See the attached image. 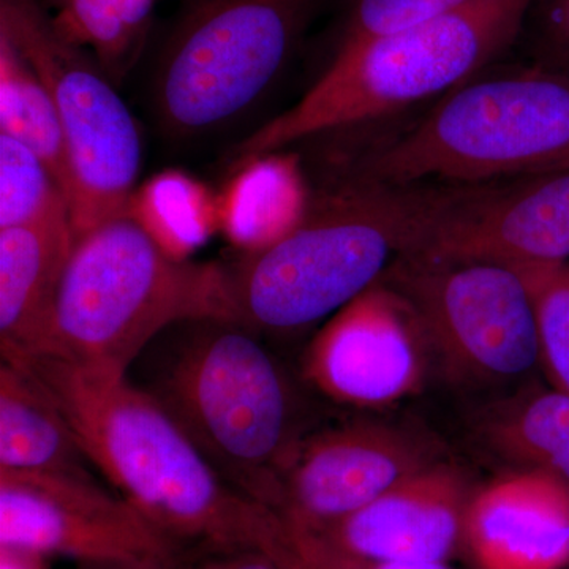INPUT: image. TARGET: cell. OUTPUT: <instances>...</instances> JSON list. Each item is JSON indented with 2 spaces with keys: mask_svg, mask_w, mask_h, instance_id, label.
I'll return each instance as SVG.
<instances>
[{
  "mask_svg": "<svg viewBox=\"0 0 569 569\" xmlns=\"http://www.w3.org/2000/svg\"><path fill=\"white\" fill-rule=\"evenodd\" d=\"M2 361L39 381L89 462L176 556L190 549H263L274 533L279 515L231 488L129 377L93 376L41 355Z\"/></svg>",
  "mask_w": 569,
  "mask_h": 569,
  "instance_id": "6da1fadb",
  "label": "cell"
},
{
  "mask_svg": "<svg viewBox=\"0 0 569 569\" xmlns=\"http://www.w3.org/2000/svg\"><path fill=\"white\" fill-rule=\"evenodd\" d=\"M134 365L152 396L241 496L277 511L280 475L302 437L298 392L257 331L238 320L183 321ZM133 365V366H134Z\"/></svg>",
  "mask_w": 569,
  "mask_h": 569,
  "instance_id": "7a4b0ae2",
  "label": "cell"
},
{
  "mask_svg": "<svg viewBox=\"0 0 569 569\" xmlns=\"http://www.w3.org/2000/svg\"><path fill=\"white\" fill-rule=\"evenodd\" d=\"M276 244L227 266L234 318L257 331L305 329L373 287L425 246L443 187L339 179Z\"/></svg>",
  "mask_w": 569,
  "mask_h": 569,
  "instance_id": "3957f363",
  "label": "cell"
},
{
  "mask_svg": "<svg viewBox=\"0 0 569 569\" xmlns=\"http://www.w3.org/2000/svg\"><path fill=\"white\" fill-rule=\"evenodd\" d=\"M206 318L236 320L227 266L176 260L130 217H116L74 239L37 355L93 376L129 377L167 329Z\"/></svg>",
  "mask_w": 569,
  "mask_h": 569,
  "instance_id": "277c9868",
  "label": "cell"
},
{
  "mask_svg": "<svg viewBox=\"0 0 569 569\" xmlns=\"http://www.w3.org/2000/svg\"><path fill=\"white\" fill-rule=\"evenodd\" d=\"M531 3L470 0L417 28L339 48L298 103L236 146V168L455 91L519 39Z\"/></svg>",
  "mask_w": 569,
  "mask_h": 569,
  "instance_id": "5b68a950",
  "label": "cell"
},
{
  "mask_svg": "<svg viewBox=\"0 0 569 569\" xmlns=\"http://www.w3.org/2000/svg\"><path fill=\"white\" fill-rule=\"evenodd\" d=\"M568 168L569 74L530 63L463 82L339 176L392 187L475 186Z\"/></svg>",
  "mask_w": 569,
  "mask_h": 569,
  "instance_id": "8992f818",
  "label": "cell"
},
{
  "mask_svg": "<svg viewBox=\"0 0 569 569\" xmlns=\"http://www.w3.org/2000/svg\"><path fill=\"white\" fill-rule=\"evenodd\" d=\"M320 0H198L160 58L152 99L160 126L190 138L223 129L271 89Z\"/></svg>",
  "mask_w": 569,
  "mask_h": 569,
  "instance_id": "52a82bcc",
  "label": "cell"
},
{
  "mask_svg": "<svg viewBox=\"0 0 569 569\" xmlns=\"http://www.w3.org/2000/svg\"><path fill=\"white\" fill-rule=\"evenodd\" d=\"M0 33L39 74L62 123L74 239L123 216L140 173L141 138L108 74L59 36L39 0H0Z\"/></svg>",
  "mask_w": 569,
  "mask_h": 569,
  "instance_id": "ba28073f",
  "label": "cell"
},
{
  "mask_svg": "<svg viewBox=\"0 0 569 569\" xmlns=\"http://www.w3.org/2000/svg\"><path fill=\"white\" fill-rule=\"evenodd\" d=\"M378 282L410 307L449 377L503 383L539 365L537 309L515 266L413 250Z\"/></svg>",
  "mask_w": 569,
  "mask_h": 569,
  "instance_id": "9c48e42d",
  "label": "cell"
},
{
  "mask_svg": "<svg viewBox=\"0 0 569 569\" xmlns=\"http://www.w3.org/2000/svg\"><path fill=\"white\" fill-rule=\"evenodd\" d=\"M0 546L80 565L176 556L129 501L93 475L0 470Z\"/></svg>",
  "mask_w": 569,
  "mask_h": 569,
  "instance_id": "30bf717a",
  "label": "cell"
},
{
  "mask_svg": "<svg viewBox=\"0 0 569 569\" xmlns=\"http://www.w3.org/2000/svg\"><path fill=\"white\" fill-rule=\"evenodd\" d=\"M437 462V445L403 427L377 421L326 427L306 433L284 463L276 512L302 529H323Z\"/></svg>",
  "mask_w": 569,
  "mask_h": 569,
  "instance_id": "8fae6325",
  "label": "cell"
},
{
  "mask_svg": "<svg viewBox=\"0 0 569 569\" xmlns=\"http://www.w3.org/2000/svg\"><path fill=\"white\" fill-rule=\"evenodd\" d=\"M430 355L410 307L377 282L310 340L302 377L332 402L373 410L421 391Z\"/></svg>",
  "mask_w": 569,
  "mask_h": 569,
  "instance_id": "7c38bea8",
  "label": "cell"
},
{
  "mask_svg": "<svg viewBox=\"0 0 569 569\" xmlns=\"http://www.w3.org/2000/svg\"><path fill=\"white\" fill-rule=\"evenodd\" d=\"M419 250L462 261L569 263V168L475 186H445Z\"/></svg>",
  "mask_w": 569,
  "mask_h": 569,
  "instance_id": "4fadbf2b",
  "label": "cell"
},
{
  "mask_svg": "<svg viewBox=\"0 0 569 569\" xmlns=\"http://www.w3.org/2000/svg\"><path fill=\"white\" fill-rule=\"evenodd\" d=\"M471 493L462 470L440 460L353 515L309 531L366 559L448 563L463 546Z\"/></svg>",
  "mask_w": 569,
  "mask_h": 569,
  "instance_id": "5bb4252c",
  "label": "cell"
},
{
  "mask_svg": "<svg viewBox=\"0 0 569 569\" xmlns=\"http://www.w3.org/2000/svg\"><path fill=\"white\" fill-rule=\"evenodd\" d=\"M463 548L477 569L569 568V482L520 468L475 490Z\"/></svg>",
  "mask_w": 569,
  "mask_h": 569,
  "instance_id": "9a60e30c",
  "label": "cell"
},
{
  "mask_svg": "<svg viewBox=\"0 0 569 569\" xmlns=\"http://www.w3.org/2000/svg\"><path fill=\"white\" fill-rule=\"evenodd\" d=\"M73 242L70 222L0 230L2 359L37 355L43 347Z\"/></svg>",
  "mask_w": 569,
  "mask_h": 569,
  "instance_id": "2e32d148",
  "label": "cell"
},
{
  "mask_svg": "<svg viewBox=\"0 0 569 569\" xmlns=\"http://www.w3.org/2000/svg\"><path fill=\"white\" fill-rule=\"evenodd\" d=\"M62 411L22 367H0V470L92 475Z\"/></svg>",
  "mask_w": 569,
  "mask_h": 569,
  "instance_id": "e0dca14e",
  "label": "cell"
},
{
  "mask_svg": "<svg viewBox=\"0 0 569 569\" xmlns=\"http://www.w3.org/2000/svg\"><path fill=\"white\" fill-rule=\"evenodd\" d=\"M219 201V228L244 253L260 252L293 231L309 208L305 178L290 153L272 152L236 168Z\"/></svg>",
  "mask_w": 569,
  "mask_h": 569,
  "instance_id": "ac0fdd59",
  "label": "cell"
},
{
  "mask_svg": "<svg viewBox=\"0 0 569 569\" xmlns=\"http://www.w3.org/2000/svg\"><path fill=\"white\" fill-rule=\"evenodd\" d=\"M479 436L501 459L569 482L567 392L539 388L508 400L481 419Z\"/></svg>",
  "mask_w": 569,
  "mask_h": 569,
  "instance_id": "d6986e66",
  "label": "cell"
},
{
  "mask_svg": "<svg viewBox=\"0 0 569 569\" xmlns=\"http://www.w3.org/2000/svg\"><path fill=\"white\" fill-rule=\"evenodd\" d=\"M0 133L20 141L47 164L70 204L73 173L58 111L39 74L3 33H0Z\"/></svg>",
  "mask_w": 569,
  "mask_h": 569,
  "instance_id": "ffe728a7",
  "label": "cell"
},
{
  "mask_svg": "<svg viewBox=\"0 0 569 569\" xmlns=\"http://www.w3.org/2000/svg\"><path fill=\"white\" fill-rule=\"evenodd\" d=\"M123 216L140 224L163 252L187 260L219 228V201L193 176L167 170L133 190Z\"/></svg>",
  "mask_w": 569,
  "mask_h": 569,
  "instance_id": "44dd1931",
  "label": "cell"
},
{
  "mask_svg": "<svg viewBox=\"0 0 569 569\" xmlns=\"http://www.w3.org/2000/svg\"><path fill=\"white\" fill-rule=\"evenodd\" d=\"M153 0H62L56 31L78 48H91L108 78L121 80L140 54Z\"/></svg>",
  "mask_w": 569,
  "mask_h": 569,
  "instance_id": "7402d4cb",
  "label": "cell"
},
{
  "mask_svg": "<svg viewBox=\"0 0 569 569\" xmlns=\"http://www.w3.org/2000/svg\"><path fill=\"white\" fill-rule=\"evenodd\" d=\"M70 222V204L39 157L0 133V230Z\"/></svg>",
  "mask_w": 569,
  "mask_h": 569,
  "instance_id": "603a6c76",
  "label": "cell"
},
{
  "mask_svg": "<svg viewBox=\"0 0 569 569\" xmlns=\"http://www.w3.org/2000/svg\"><path fill=\"white\" fill-rule=\"evenodd\" d=\"M529 283L537 309L539 365L553 388L569 395V272L567 266H515Z\"/></svg>",
  "mask_w": 569,
  "mask_h": 569,
  "instance_id": "cb8c5ba5",
  "label": "cell"
},
{
  "mask_svg": "<svg viewBox=\"0 0 569 569\" xmlns=\"http://www.w3.org/2000/svg\"><path fill=\"white\" fill-rule=\"evenodd\" d=\"M468 2L470 0H356L340 48L417 28Z\"/></svg>",
  "mask_w": 569,
  "mask_h": 569,
  "instance_id": "d4e9b609",
  "label": "cell"
},
{
  "mask_svg": "<svg viewBox=\"0 0 569 569\" xmlns=\"http://www.w3.org/2000/svg\"><path fill=\"white\" fill-rule=\"evenodd\" d=\"M520 36L531 66L569 74V0H533Z\"/></svg>",
  "mask_w": 569,
  "mask_h": 569,
  "instance_id": "484cf974",
  "label": "cell"
},
{
  "mask_svg": "<svg viewBox=\"0 0 569 569\" xmlns=\"http://www.w3.org/2000/svg\"><path fill=\"white\" fill-rule=\"evenodd\" d=\"M282 523L291 546L317 569H452L449 563L366 559L337 549L312 531L296 527L287 520L282 519Z\"/></svg>",
  "mask_w": 569,
  "mask_h": 569,
  "instance_id": "4316f807",
  "label": "cell"
},
{
  "mask_svg": "<svg viewBox=\"0 0 569 569\" xmlns=\"http://www.w3.org/2000/svg\"><path fill=\"white\" fill-rule=\"evenodd\" d=\"M173 569H279L263 549L227 548L183 550Z\"/></svg>",
  "mask_w": 569,
  "mask_h": 569,
  "instance_id": "83f0119b",
  "label": "cell"
},
{
  "mask_svg": "<svg viewBox=\"0 0 569 569\" xmlns=\"http://www.w3.org/2000/svg\"><path fill=\"white\" fill-rule=\"evenodd\" d=\"M263 550L271 557L279 569H317L291 546L290 541H288L287 535H284L282 519H280L279 527H277L274 533L271 535V538L264 542Z\"/></svg>",
  "mask_w": 569,
  "mask_h": 569,
  "instance_id": "f1b7e54d",
  "label": "cell"
},
{
  "mask_svg": "<svg viewBox=\"0 0 569 569\" xmlns=\"http://www.w3.org/2000/svg\"><path fill=\"white\" fill-rule=\"evenodd\" d=\"M78 569H173V559H141L116 563H81Z\"/></svg>",
  "mask_w": 569,
  "mask_h": 569,
  "instance_id": "f546056e",
  "label": "cell"
},
{
  "mask_svg": "<svg viewBox=\"0 0 569 569\" xmlns=\"http://www.w3.org/2000/svg\"><path fill=\"white\" fill-rule=\"evenodd\" d=\"M43 559L36 553L2 548V569H40Z\"/></svg>",
  "mask_w": 569,
  "mask_h": 569,
  "instance_id": "4dcf8cb0",
  "label": "cell"
},
{
  "mask_svg": "<svg viewBox=\"0 0 569 569\" xmlns=\"http://www.w3.org/2000/svg\"><path fill=\"white\" fill-rule=\"evenodd\" d=\"M567 269H568V272H569V263L567 264Z\"/></svg>",
  "mask_w": 569,
  "mask_h": 569,
  "instance_id": "1f68e13d",
  "label": "cell"
}]
</instances>
